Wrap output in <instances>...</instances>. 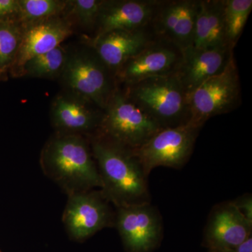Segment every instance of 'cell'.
I'll return each instance as SVG.
<instances>
[{
    "mask_svg": "<svg viewBox=\"0 0 252 252\" xmlns=\"http://www.w3.org/2000/svg\"><path fill=\"white\" fill-rule=\"evenodd\" d=\"M160 130L157 123L127 97L123 88L118 86L104 109L98 132L114 142L135 150Z\"/></svg>",
    "mask_w": 252,
    "mask_h": 252,
    "instance_id": "cell-5",
    "label": "cell"
},
{
    "mask_svg": "<svg viewBox=\"0 0 252 252\" xmlns=\"http://www.w3.org/2000/svg\"><path fill=\"white\" fill-rule=\"evenodd\" d=\"M200 0H160L151 27L158 39L182 51L193 46Z\"/></svg>",
    "mask_w": 252,
    "mask_h": 252,
    "instance_id": "cell-10",
    "label": "cell"
},
{
    "mask_svg": "<svg viewBox=\"0 0 252 252\" xmlns=\"http://www.w3.org/2000/svg\"><path fill=\"white\" fill-rule=\"evenodd\" d=\"M234 58L233 50L196 49L184 50L175 74L189 94L210 78L223 72Z\"/></svg>",
    "mask_w": 252,
    "mask_h": 252,
    "instance_id": "cell-16",
    "label": "cell"
},
{
    "mask_svg": "<svg viewBox=\"0 0 252 252\" xmlns=\"http://www.w3.org/2000/svg\"><path fill=\"white\" fill-rule=\"evenodd\" d=\"M122 88L161 129L178 127L190 122L189 94L175 74L149 78Z\"/></svg>",
    "mask_w": 252,
    "mask_h": 252,
    "instance_id": "cell-3",
    "label": "cell"
},
{
    "mask_svg": "<svg viewBox=\"0 0 252 252\" xmlns=\"http://www.w3.org/2000/svg\"><path fill=\"white\" fill-rule=\"evenodd\" d=\"M202 127L189 124L161 129L134 153L146 175L159 166L180 168L188 162Z\"/></svg>",
    "mask_w": 252,
    "mask_h": 252,
    "instance_id": "cell-7",
    "label": "cell"
},
{
    "mask_svg": "<svg viewBox=\"0 0 252 252\" xmlns=\"http://www.w3.org/2000/svg\"><path fill=\"white\" fill-rule=\"evenodd\" d=\"M18 0H0V21L16 18Z\"/></svg>",
    "mask_w": 252,
    "mask_h": 252,
    "instance_id": "cell-24",
    "label": "cell"
},
{
    "mask_svg": "<svg viewBox=\"0 0 252 252\" xmlns=\"http://www.w3.org/2000/svg\"><path fill=\"white\" fill-rule=\"evenodd\" d=\"M182 56L180 48L157 38L118 69L114 75L117 86L126 87L149 78L175 74Z\"/></svg>",
    "mask_w": 252,
    "mask_h": 252,
    "instance_id": "cell-8",
    "label": "cell"
},
{
    "mask_svg": "<svg viewBox=\"0 0 252 252\" xmlns=\"http://www.w3.org/2000/svg\"><path fill=\"white\" fill-rule=\"evenodd\" d=\"M69 52L61 44L46 54L33 57L25 63L18 77L55 79L61 77Z\"/></svg>",
    "mask_w": 252,
    "mask_h": 252,
    "instance_id": "cell-19",
    "label": "cell"
},
{
    "mask_svg": "<svg viewBox=\"0 0 252 252\" xmlns=\"http://www.w3.org/2000/svg\"><path fill=\"white\" fill-rule=\"evenodd\" d=\"M228 252H252V235L236 247L234 250Z\"/></svg>",
    "mask_w": 252,
    "mask_h": 252,
    "instance_id": "cell-26",
    "label": "cell"
},
{
    "mask_svg": "<svg viewBox=\"0 0 252 252\" xmlns=\"http://www.w3.org/2000/svg\"><path fill=\"white\" fill-rule=\"evenodd\" d=\"M223 6V0H200L192 46L201 49L228 48Z\"/></svg>",
    "mask_w": 252,
    "mask_h": 252,
    "instance_id": "cell-18",
    "label": "cell"
},
{
    "mask_svg": "<svg viewBox=\"0 0 252 252\" xmlns=\"http://www.w3.org/2000/svg\"><path fill=\"white\" fill-rule=\"evenodd\" d=\"M249 221L252 223V200L251 196L243 197L233 203Z\"/></svg>",
    "mask_w": 252,
    "mask_h": 252,
    "instance_id": "cell-25",
    "label": "cell"
},
{
    "mask_svg": "<svg viewBox=\"0 0 252 252\" xmlns=\"http://www.w3.org/2000/svg\"><path fill=\"white\" fill-rule=\"evenodd\" d=\"M117 224L128 252H150L160 244L161 219L150 203L119 207Z\"/></svg>",
    "mask_w": 252,
    "mask_h": 252,
    "instance_id": "cell-9",
    "label": "cell"
},
{
    "mask_svg": "<svg viewBox=\"0 0 252 252\" xmlns=\"http://www.w3.org/2000/svg\"><path fill=\"white\" fill-rule=\"evenodd\" d=\"M72 33V23L67 18L61 16L23 27L21 47L9 72L14 77H18L28 61L61 45Z\"/></svg>",
    "mask_w": 252,
    "mask_h": 252,
    "instance_id": "cell-12",
    "label": "cell"
},
{
    "mask_svg": "<svg viewBox=\"0 0 252 252\" xmlns=\"http://www.w3.org/2000/svg\"><path fill=\"white\" fill-rule=\"evenodd\" d=\"M91 147L107 200L118 207L149 203L148 176L132 149L100 132L91 141Z\"/></svg>",
    "mask_w": 252,
    "mask_h": 252,
    "instance_id": "cell-1",
    "label": "cell"
},
{
    "mask_svg": "<svg viewBox=\"0 0 252 252\" xmlns=\"http://www.w3.org/2000/svg\"><path fill=\"white\" fill-rule=\"evenodd\" d=\"M227 45L234 50L252 10V0H223Z\"/></svg>",
    "mask_w": 252,
    "mask_h": 252,
    "instance_id": "cell-21",
    "label": "cell"
},
{
    "mask_svg": "<svg viewBox=\"0 0 252 252\" xmlns=\"http://www.w3.org/2000/svg\"><path fill=\"white\" fill-rule=\"evenodd\" d=\"M68 1L63 0H18L16 19L23 27L49 18L61 16L67 9Z\"/></svg>",
    "mask_w": 252,
    "mask_h": 252,
    "instance_id": "cell-20",
    "label": "cell"
},
{
    "mask_svg": "<svg viewBox=\"0 0 252 252\" xmlns=\"http://www.w3.org/2000/svg\"><path fill=\"white\" fill-rule=\"evenodd\" d=\"M23 35L16 18L0 21V72L7 74L16 61Z\"/></svg>",
    "mask_w": 252,
    "mask_h": 252,
    "instance_id": "cell-22",
    "label": "cell"
},
{
    "mask_svg": "<svg viewBox=\"0 0 252 252\" xmlns=\"http://www.w3.org/2000/svg\"><path fill=\"white\" fill-rule=\"evenodd\" d=\"M61 77L67 91L103 110L118 88L114 74L90 45L68 55Z\"/></svg>",
    "mask_w": 252,
    "mask_h": 252,
    "instance_id": "cell-4",
    "label": "cell"
},
{
    "mask_svg": "<svg viewBox=\"0 0 252 252\" xmlns=\"http://www.w3.org/2000/svg\"><path fill=\"white\" fill-rule=\"evenodd\" d=\"M6 77H7V74L0 72V81L6 80Z\"/></svg>",
    "mask_w": 252,
    "mask_h": 252,
    "instance_id": "cell-27",
    "label": "cell"
},
{
    "mask_svg": "<svg viewBox=\"0 0 252 252\" xmlns=\"http://www.w3.org/2000/svg\"><path fill=\"white\" fill-rule=\"evenodd\" d=\"M104 110L89 99L67 91L55 97L51 122L62 133L79 134L99 130Z\"/></svg>",
    "mask_w": 252,
    "mask_h": 252,
    "instance_id": "cell-11",
    "label": "cell"
},
{
    "mask_svg": "<svg viewBox=\"0 0 252 252\" xmlns=\"http://www.w3.org/2000/svg\"><path fill=\"white\" fill-rule=\"evenodd\" d=\"M46 175L70 193L102 188L89 144L79 134L61 133L46 144L41 157Z\"/></svg>",
    "mask_w": 252,
    "mask_h": 252,
    "instance_id": "cell-2",
    "label": "cell"
},
{
    "mask_svg": "<svg viewBox=\"0 0 252 252\" xmlns=\"http://www.w3.org/2000/svg\"><path fill=\"white\" fill-rule=\"evenodd\" d=\"M157 39L150 26L134 31H114L91 38L90 45L115 75L123 64Z\"/></svg>",
    "mask_w": 252,
    "mask_h": 252,
    "instance_id": "cell-15",
    "label": "cell"
},
{
    "mask_svg": "<svg viewBox=\"0 0 252 252\" xmlns=\"http://www.w3.org/2000/svg\"><path fill=\"white\" fill-rule=\"evenodd\" d=\"M103 193L78 192L71 194L64 222L74 238L84 239L109 225L111 212Z\"/></svg>",
    "mask_w": 252,
    "mask_h": 252,
    "instance_id": "cell-13",
    "label": "cell"
},
{
    "mask_svg": "<svg viewBox=\"0 0 252 252\" xmlns=\"http://www.w3.org/2000/svg\"><path fill=\"white\" fill-rule=\"evenodd\" d=\"M252 223L233 203L219 207L205 231V244L212 252H228L252 235Z\"/></svg>",
    "mask_w": 252,
    "mask_h": 252,
    "instance_id": "cell-17",
    "label": "cell"
},
{
    "mask_svg": "<svg viewBox=\"0 0 252 252\" xmlns=\"http://www.w3.org/2000/svg\"><path fill=\"white\" fill-rule=\"evenodd\" d=\"M241 86L235 59L223 72L210 78L189 94L190 124L203 127L211 118L228 114L241 104Z\"/></svg>",
    "mask_w": 252,
    "mask_h": 252,
    "instance_id": "cell-6",
    "label": "cell"
},
{
    "mask_svg": "<svg viewBox=\"0 0 252 252\" xmlns=\"http://www.w3.org/2000/svg\"><path fill=\"white\" fill-rule=\"evenodd\" d=\"M160 0H104L92 38L151 26Z\"/></svg>",
    "mask_w": 252,
    "mask_h": 252,
    "instance_id": "cell-14",
    "label": "cell"
},
{
    "mask_svg": "<svg viewBox=\"0 0 252 252\" xmlns=\"http://www.w3.org/2000/svg\"><path fill=\"white\" fill-rule=\"evenodd\" d=\"M104 0L68 1L69 15L86 31L94 33Z\"/></svg>",
    "mask_w": 252,
    "mask_h": 252,
    "instance_id": "cell-23",
    "label": "cell"
}]
</instances>
